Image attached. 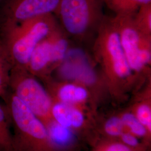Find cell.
<instances>
[{
    "instance_id": "21",
    "label": "cell",
    "mask_w": 151,
    "mask_h": 151,
    "mask_svg": "<svg viewBox=\"0 0 151 151\" xmlns=\"http://www.w3.org/2000/svg\"><path fill=\"white\" fill-rule=\"evenodd\" d=\"M133 151H151V145L125 130L119 139Z\"/></svg>"
},
{
    "instance_id": "6",
    "label": "cell",
    "mask_w": 151,
    "mask_h": 151,
    "mask_svg": "<svg viewBox=\"0 0 151 151\" xmlns=\"http://www.w3.org/2000/svg\"><path fill=\"white\" fill-rule=\"evenodd\" d=\"M9 89L44 124L52 118V97L37 78L27 70L11 67Z\"/></svg>"
},
{
    "instance_id": "17",
    "label": "cell",
    "mask_w": 151,
    "mask_h": 151,
    "mask_svg": "<svg viewBox=\"0 0 151 151\" xmlns=\"http://www.w3.org/2000/svg\"><path fill=\"white\" fill-rule=\"evenodd\" d=\"M0 151H14L11 124L6 109L0 104Z\"/></svg>"
},
{
    "instance_id": "11",
    "label": "cell",
    "mask_w": 151,
    "mask_h": 151,
    "mask_svg": "<svg viewBox=\"0 0 151 151\" xmlns=\"http://www.w3.org/2000/svg\"><path fill=\"white\" fill-rule=\"evenodd\" d=\"M60 0H8L4 11V30L37 16L56 13Z\"/></svg>"
},
{
    "instance_id": "7",
    "label": "cell",
    "mask_w": 151,
    "mask_h": 151,
    "mask_svg": "<svg viewBox=\"0 0 151 151\" xmlns=\"http://www.w3.org/2000/svg\"><path fill=\"white\" fill-rule=\"evenodd\" d=\"M69 48L67 39L57 27L36 46L25 70L44 81L50 77L51 73L62 62Z\"/></svg>"
},
{
    "instance_id": "9",
    "label": "cell",
    "mask_w": 151,
    "mask_h": 151,
    "mask_svg": "<svg viewBox=\"0 0 151 151\" xmlns=\"http://www.w3.org/2000/svg\"><path fill=\"white\" fill-rule=\"evenodd\" d=\"M97 113L84 108L53 101L52 117L60 124L75 132L91 146L99 138L96 116Z\"/></svg>"
},
{
    "instance_id": "1",
    "label": "cell",
    "mask_w": 151,
    "mask_h": 151,
    "mask_svg": "<svg viewBox=\"0 0 151 151\" xmlns=\"http://www.w3.org/2000/svg\"><path fill=\"white\" fill-rule=\"evenodd\" d=\"M94 53L110 99L123 101L135 85L137 77L128 63L111 19L104 17L100 22Z\"/></svg>"
},
{
    "instance_id": "3",
    "label": "cell",
    "mask_w": 151,
    "mask_h": 151,
    "mask_svg": "<svg viewBox=\"0 0 151 151\" xmlns=\"http://www.w3.org/2000/svg\"><path fill=\"white\" fill-rule=\"evenodd\" d=\"M53 14L37 16L5 30L4 46L11 67L25 69L32 51L57 27Z\"/></svg>"
},
{
    "instance_id": "13",
    "label": "cell",
    "mask_w": 151,
    "mask_h": 151,
    "mask_svg": "<svg viewBox=\"0 0 151 151\" xmlns=\"http://www.w3.org/2000/svg\"><path fill=\"white\" fill-rule=\"evenodd\" d=\"M96 122L97 132L101 138L119 140L126 130L118 111L105 114L98 112Z\"/></svg>"
},
{
    "instance_id": "4",
    "label": "cell",
    "mask_w": 151,
    "mask_h": 151,
    "mask_svg": "<svg viewBox=\"0 0 151 151\" xmlns=\"http://www.w3.org/2000/svg\"><path fill=\"white\" fill-rule=\"evenodd\" d=\"M133 16L116 15L111 20L118 30L128 63L138 77L146 74L151 65V35L142 32L136 26Z\"/></svg>"
},
{
    "instance_id": "8",
    "label": "cell",
    "mask_w": 151,
    "mask_h": 151,
    "mask_svg": "<svg viewBox=\"0 0 151 151\" xmlns=\"http://www.w3.org/2000/svg\"><path fill=\"white\" fill-rule=\"evenodd\" d=\"M102 0H60L56 13L66 32L82 36L104 19Z\"/></svg>"
},
{
    "instance_id": "18",
    "label": "cell",
    "mask_w": 151,
    "mask_h": 151,
    "mask_svg": "<svg viewBox=\"0 0 151 151\" xmlns=\"http://www.w3.org/2000/svg\"><path fill=\"white\" fill-rule=\"evenodd\" d=\"M11 67L4 44L0 43V97H4L9 90Z\"/></svg>"
},
{
    "instance_id": "15",
    "label": "cell",
    "mask_w": 151,
    "mask_h": 151,
    "mask_svg": "<svg viewBox=\"0 0 151 151\" xmlns=\"http://www.w3.org/2000/svg\"><path fill=\"white\" fill-rule=\"evenodd\" d=\"M125 129L151 145V133L128 108L118 111Z\"/></svg>"
},
{
    "instance_id": "14",
    "label": "cell",
    "mask_w": 151,
    "mask_h": 151,
    "mask_svg": "<svg viewBox=\"0 0 151 151\" xmlns=\"http://www.w3.org/2000/svg\"><path fill=\"white\" fill-rule=\"evenodd\" d=\"M128 108L151 133V85L138 93Z\"/></svg>"
},
{
    "instance_id": "16",
    "label": "cell",
    "mask_w": 151,
    "mask_h": 151,
    "mask_svg": "<svg viewBox=\"0 0 151 151\" xmlns=\"http://www.w3.org/2000/svg\"><path fill=\"white\" fill-rule=\"evenodd\" d=\"M116 15H134L142 6L151 4V0H102Z\"/></svg>"
},
{
    "instance_id": "12",
    "label": "cell",
    "mask_w": 151,
    "mask_h": 151,
    "mask_svg": "<svg viewBox=\"0 0 151 151\" xmlns=\"http://www.w3.org/2000/svg\"><path fill=\"white\" fill-rule=\"evenodd\" d=\"M44 124L53 151H85L88 149L85 142L76 133L53 118Z\"/></svg>"
},
{
    "instance_id": "20",
    "label": "cell",
    "mask_w": 151,
    "mask_h": 151,
    "mask_svg": "<svg viewBox=\"0 0 151 151\" xmlns=\"http://www.w3.org/2000/svg\"><path fill=\"white\" fill-rule=\"evenodd\" d=\"M87 151H133L119 140L99 138L90 146Z\"/></svg>"
},
{
    "instance_id": "10",
    "label": "cell",
    "mask_w": 151,
    "mask_h": 151,
    "mask_svg": "<svg viewBox=\"0 0 151 151\" xmlns=\"http://www.w3.org/2000/svg\"><path fill=\"white\" fill-rule=\"evenodd\" d=\"M53 101L75 105L98 113V105L86 87L70 81L54 80L50 77L43 81Z\"/></svg>"
},
{
    "instance_id": "19",
    "label": "cell",
    "mask_w": 151,
    "mask_h": 151,
    "mask_svg": "<svg viewBox=\"0 0 151 151\" xmlns=\"http://www.w3.org/2000/svg\"><path fill=\"white\" fill-rule=\"evenodd\" d=\"M136 26L148 35L151 32V4L142 6L133 16Z\"/></svg>"
},
{
    "instance_id": "5",
    "label": "cell",
    "mask_w": 151,
    "mask_h": 151,
    "mask_svg": "<svg viewBox=\"0 0 151 151\" xmlns=\"http://www.w3.org/2000/svg\"><path fill=\"white\" fill-rule=\"evenodd\" d=\"M57 69L59 80L70 81L88 88L98 106L106 97L110 98L102 76L97 74L85 52L79 48H69Z\"/></svg>"
},
{
    "instance_id": "2",
    "label": "cell",
    "mask_w": 151,
    "mask_h": 151,
    "mask_svg": "<svg viewBox=\"0 0 151 151\" xmlns=\"http://www.w3.org/2000/svg\"><path fill=\"white\" fill-rule=\"evenodd\" d=\"M3 98L13 129L14 151H53L43 122L11 91Z\"/></svg>"
}]
</instances>
